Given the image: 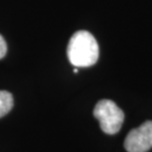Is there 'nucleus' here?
I'll return each mask as SVG.
<instances>
[{"mask_svg":"<svg viewBox=\"0 0 152 152\" xmlns=\"http://www.w3.org/2000/svg\"><path fill=\"white\" fill-rule=\"evenodd\" d=\"M127 152H147L152 148V121H147L130 130L124 140Z\"/></svg>","mask_w":152,"mask_h":152,"instance_id":"7ed1b4c3","label":"nucleus"},{"mask_svg":"<svg viewBox=\"0 0 152 152\" xmlns=\"http://www.w3.org/2000/svg\"><path fill=\"white\" fill-rule=\"evenodd\" d=\"M94 117L99 121L101 129L107 134L120 132L124 120V112L111 100H101L94 109Z\"/></svg>","mask_w":152,"mask_h":152,"instance_id":"f03ea898","label":"nucleus"},{"mask_svg":"<svg viewBox=\"0 0 152 152\" xmlns=\"http://www.w3.org/2000/svg\"><path fill=\"white\" fill-rule=\"evenodd\" d=\"M67 57L75 67H89L99 58V45L92 34L78 31L70 38L67 45Z\"/></svg>","mask_w":152,"mask_h":152,"instance_id":"f257e3e1","label":"nucleus"},{"mask_svg":"<svg viewBox=\"0 0 152 152\" xmlns=\"http://www.w3.org/2000/svg\"><path fill=\"white\" fill-rule=\"evenodd\" d=\"M6 53H7V45L4 38L0 35V59L5 56Z\"/></svg>","mask_w":152,"mask_h":152,"instance_id":"39448f33","label":"nucleus"},{"mask_svg":"<svg viewBox=\"0 0 152 152\" xmlns=\"http://www.w3.org/2000/svg\"><path fill=\"white\" fill-rule=\"evenodd\" d=\"M14 100L11 93L7 91H0V118L7 115L13 108Z\"/></svg>","mask_w":152,"mask_h":152,"instance_id":"20e7f679","label":"nucleus"}]
</instances>
